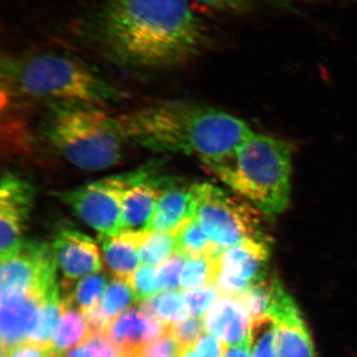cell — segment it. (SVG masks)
I'll list each match as a JSON object with an SVG mask.
<instances>
[{"label": "cell", "mask_w": 357, "mask_h": 357, "mask_svg": "<svg viewBox=\"0 0 357 357\" xmlns=\"http://www.w3.org/2000/svg\"><path fill=\"white\" fill-rule=\"evenodd\" d=\"M93 33L107 57L144 70L185 64L211 41L188 0H105Z\"/></svg>", "instance_id": "cell-1"}, {"label": "cell", "mask_w": 357, "mask_h": 357, "mask_svg": "<svg viewBox=\"0 0 357 357\" xmlns=\"http://www.w3.org/2000/svg\"><path fill=\"white\" fill-rule=\"evenodd\" d=\"M115 119L128 145L197 157L206 166L227 158L255 134L229 112L191 102L153 103Z\"/></svg>", "instance_id": "cell-2"}, {"label": "cell", "mask_w": 357, "mask_h": 357, "mask_svg": "<svg viewBox=\"0 0 357 357\" xmlns=\"http://www.w3.org/2000/svg\"><path fill=\"white\" fill-rule=\"evenodd\" d=\"M2 98L52 105L105 107L128 98L82 61L64 54L6 56L1 60Z\"/></svg>", "instance_id": "cell-3"}, {"label": "cell", "mask_w": 357, "mask_h": 357, "mask_svg": "<svg viewBox=\"0 0 357 357\" xmlns=\"http://www.w3.org/2000/svg\"><path fill=\"white\" fill-rule=\"evenodd\" d=\"M206 167L263 217L274 220L288 208L292 148L285 141L255 133L234 154Z\"/></svg>", "instance_id": "cell-4"}, {"label": "cell", "mask_w": 357, "mask_h": 357, "mask_svg": "<svg viewBox=\"0 0 357 357\" xmlns=\"http://www.w3.org/2000/svg\"><path fill=\"white\" fill-rule=\"evenodd\" d=\"M42 122V134L61 157L86 171H102L121 163L128 141L115 116L102 107L52 105Z\"/></svg>", "instance_id": "cell-5"}, {"label": "cell", "mask_w": 357, "mask_h": 357, "mask_svg": "<svg viewBox=\"0 0 357 357\" xmlns=\"http://www.w3.org/2000/svg\"><path fill=\"white\" fill-rule=\"evenodd\" d=\"M194 217L220 251L248 239L265 238L259 213L250 204L230 196L218 185L195 184Z\"/></svg>", "instance_id": "cell-6"}, {"label": "cell", "mask_w": 357, "mask_h": 357, "mask_svg": "<svg viewBox=\"0 0 357 357\" xmlns=\"http://www.w3.org/2000/svg\"><path fill=\"white\" fill-rule=\"evenodd\" d=\"M151 177L149 169H137L102 178L68 191L56 192L55 196L95 229L100 238H105L121 232L122 204L129 190Z\"/></svg>", "instance_id": "cell-7"}, {"label": "cell", "mask_w": 357, "mask_h": 357, "mask_svg": "<svg viewBox=\"0 0 357 357\" xmlns=\"http://www.w3.org/2000/svg\"><path fill=\"white\" fill-rule=\"evenodd\" d=\"M57 269L51 246L24 241L17 252L1 259L0 303L28 295L47 299L59 292Z\"/></svg>", "instance_id": "cell-8"}, {"label": "cell", "mask_w": 357, "mask_h": 357, "mask_svg": "<svg viewBox=\"0 0 357 357\" xmlns=\"http://www.w3.org/2000/svg\"><path fill=\"white\" fill-rule=\"evenodd\" d=\"M270 248L265 238L248 239L223 250L215 258V285L225 297L236 298L265 279Z\"/></svg>", "instance_id": "cell-9"}, {"label": "cell", "mask_w": 357, "mask_h": 357, "mask_svg": "<svg viewBox=\"0 0 357 357\" xmlns=\"http://www.w3.org/2000/svg\"><path fill=\"white\" fill-rule=\"evenodd\" d=\"M34 201L32 185L7 173L0 182V255L1 259L17 252Z\"/></svg>", "instance_id": "cell-10"}, {"label": "cell", "mask_w": 357, "mask_h": 357, "mask_svg": "<svg viewBox=\"0 0 357 357\" xmlns=\"http://www.w3.org/2000/svg\"><path fill=\"white\" fill-rule=\"evenodd\" d=\"M268 314L276 323L277 357H317L311 335L299 307L277 278Z\"/></svg>", "instance_id": "cell-11"}, {"label": "cell", "mask_w": 357, "mask_h": 357, "mask_svg": "<svg viewBox=\"0 0 357 357\" xmlns=\"http://www.w3.org/2000/svg\"><path fill=\"white\" fill-rule=\"evenodd\" d=\"M58 269L63 274L62 286L102 269V257L96 241L79 230L62 227L54 234L51 244Z\"/></svg>", "instance_id": "cell-12"}, {"label": "cell", "mask_w": 357, "mask_h": 357, "mask_svg": "<svg viewBox=\"0 0 357 357\" xmlns=\"http://www.w3.org/2000/svg\"><path fill=\"white\" fill-rule=\"evenodd\" d=\"M171 325L148 314L141 306L122 312L110 324L105 335L121 357H137L146 345L169 331Z\"/></svg>", "instance_id": "cell-13"}, {"label": "cell", "mask_w": 357, "mask_h": 357, "mask_svg": "<svg viewBox=\"0 0 357 357\" xmlns=\"http://www.w3.org/2000/svg\"><path fill=\"white\" fill-rule=\"evenodd\" d=\"M42 302L36 296L28 295L0 303L2 356L27 342L37 325Z\"/></svg>", "instance_id": "cell-14"}, {"label": "cell", "mask_w": 357, "mask_h": 357, "mask_svg": "<svg viewBox=\"0 0 357 357\" xmlns=\"http://www.w3.org/2000/svg\"><path fill=\"white\" fill-rule=\"evenodd\" d=\"M204 323L208 335L227 347L249 342L250 317L236 298L220 297L206 312Z\"/></svg>", "instance_id": "cell-15"}, {"label": "cell", "mask_w": 357, "mask_h": 357, "mask_svg": "<svg viewBox=\"0 0 357 357\" xmlns=\"http://www.w3.org/2000/svg\"><path fill=\"white\" fill-rule=\"evenodd\" d=\"M196 208L194 185H169L162 192L147 231L174 232L185 220L194 217Z\"/></svg>", "instance_id": "cell-16"}, {"label": "cell", "mask_w": 357, "mask_h": 357, "mask_svg": "<svg viewBox=\"0 0 357 357\" xmlns=\"http://www.w3.org/2000/svg\"><path fill=\"white\" fill-rule=\"evenodd\" d=\"M147 236V230H128L100 238L103 260L114 277L128 280L140 266L141 248Z\"/></svg>", "instance_id": "cell-17"}, {"label": "cell", "mask_w": 357, "mask_h": 357, "mask_svg": "<svg viewBox=\"0 0 357 357\" xmlns=\"http://www.w3.org/2000/svg\"><path fill=\"white\" fill-rule=\"evenodd\" d=\"M163 178L154 176L129 190L122 204L121 231L145 230L162 192Z\"/></svg>", "instance_id": "cell-18"}, {"label": "cell", "mask_w": 357, "mask_h": 357, "mask_svg": "<svg viewBox=\"0 0 357 357\" xmlns=\"http://www.w3.org/2000/svg\"><path fill=\"white\" fill-rule=\"evenodd\" d=\"M91 337L93 333L83 312L63 303L62 314L51 340L54 354L64 357L70 349L86 344Z\"/></svg>", "instance_id": "cell-19"}, {"label": "cell", "mask_w": 357, "mask_h": 357, "mask_svg": "<svg viewBox=\"0 0 357 357\" xmlns=\"http://www.w3.org/2000/svg\"><path fill=\"white\" fill-rule=\"evenodd\" d=\"M174 234L176 238V253L185 259L197 257L217 258L222 253L218 246L204 234L195 217L185 220Z\"/></svg>", "instance_id": "cell-20"}, {"label": "cell", "mask_w": 357, "mask_h": 357, "mask_svg": "<svg viewBox=\"0 0 357 357\" xmlns=\"http://www.w3.org/2000/svg\"><path fill=\"white\" fill-rule=\"evenodd\" d=\"M143 309L163 321L168 325H176L185 321L190 310L185 304L184 295L178 291H167L166 293L157 294L149 299L143 301L140 305Z\"/></svg>", "instance_id": "cell-21"}, {"label": "cell", "mask_w": 357, "mask_h": 357, "mask_svg": "<svg viewBox=\"0 0 357 357\" xmlns=\"http://www.w3.org/2000/svg\"><path fill=\"white\" fill-rule=\"evenodd\" d=\"M107 284V275L100 272L89 275L65 293L63 303L67 306L77 307L82 312L88 311L98 305Z\"/></svg>", "instance_id": "cell-22"}, {"label": "cell", "mask_w": 357, "mask_h": 357, "mask_svg": "<svg viewBox=\"0 0 357 357\" xmlns=\"http://www.w3.org/2000/svg\"><path fill=\"white\" fill-rule=\"evenodd\" d=\"M63 300L60 292L52 294L42 302L40 306L38 321L27 342L52 347L51 340L54 328L57 326L59 319L62 314Z\"/></svg>", "instance_id": "cell-23"}, {"label": "cell", "mask_w": 357, "mask_h": 357, "mask_svg": "<svg viewBox=\"0 0 357 357\" xmlns=\"http://www.w3.org/2000/svg\"><path fill=\"white\" fill-rule=\"evenodd\" d=\"M275 279H263L236 297L248 312L251 321L268 314L273 301Z\"/></svg>", "instance_id": "cell-24"}, {"label": "cell", "mask_w": 357, "mask_h": 357, "mask_svg": "<svg viewBox=\"0 0 357 357\" xmlns=\"http://www.w3.org/2000/svg\"><path fill=\"white\" fill-rule=\"evenodd\" d=\"M249 349L251 357H277L276 323L270 314L251 321Z\"/></svg>", "instance_id": "cell-25"}, {"label": "cell", "mask_w": 357, "mask_h": 357, "mask_svg": "<svg viewBox=\"0 0 357 357\" xmlns=\"http://www.w3.org/2000/svg\"><path fill=\"white\" fill-rule=\"evenodd\" d=\"M176 253V238L174 232L148 231L141 248L143 264L159 267L168 261Z\"/></svg>", "instance_id": "cell-26"}, {"label": "cell", "mask_w": 357, "mask_h": 357, "mask_svg": "<svg viewBox=\"0 0 357 357\" xmlns=\"http://www.w3.org/2000/svg\"><path fill=\"white\" fill-rule=\"evenodd\" d=\"M217 274L215 258L197 257L185 259L181 274V289L196 290L215 284Z\"/></svg>", "instance_id": "cell-27"}, {"label": "cell", "mask_w": 357, "mask_h": 357, "mask_svg": "<svg viewBox=\"0 0 357 357\" xmlns=\"http://www.w3.org/2000/svg\"><path fill=\"white\" fill-rule=\"evenodd\" d=\"M137 302V298L128 281L114 277L107 286L100 307L112 323L121 312Z\"/></svg>", "instance_id": "cell-28"}, {"label": "cell", "mask_w": 357, "mask_h": 357, "mask_svg": "<svg viewBox=\"0 0 357 357\" xmlns=\"http://www.w3.org/2000/svg\"><path fill=\"white\" fill-rule=\"evenodd\" d=\"M126 281L135 294L138 302L149 299L161 291L157 277V267L150 265H140Z\"/></svg>", "instance_id": "cell-29"}, {"label": "cell", "mask_w": 357, "mask_h": 357, "mask_svg": "<svg viewBox=\"0 0 357 357\" xmlns=\"http://www.w3.org/2000/svg\"><path fill=\"white\" fill-rule=\"evenodd\" d=\"M204 331V319L197 316L185 319L171 326V333L178 342L182 354L195 347L199 338L203 335Z\"/></svg>", "instance_id": "cell-30"}, {"label": "cell", "mask_w": 357, "mask_h": 357, "mask_svg": "<svg viewBox=\"0 0 357 357\" xmlns=\"http://www.w3.org/2000/svg\"><path fill=\"white\" fill-rule=\"evenodd\" d=\"M222 297L215 284L196 290L185 291L184 299L192 316L202 317Z\"/></svg>", "instance_id": "cell-31"}, {"label": "cell", "mask_w": 357, "mask_h": 357, "mask_svg": "<svg viewBox=\"0 0 357 357\" xmlns=\"http://www.w3.org/2000/svg\"><path fill=\"white\" fill-rule=\"evenodd\" d=\"M185 262L184 257L175 253L168 261L157 267L160 290L178 291L181 289V274Z\"/></svg>", "instance_id": "cell-32"}, {"label": "cell", "mask_w": 357, "mask_h": 357, "mask_svg": "<svg viewBox=\"0 0 357 357\" xmlns=\"http://www.w3.org/2000/svg\"><path fill=\"white\" fill-rule=\"evenodd\" d=\"M198 3L220 11V13L241 14L251 10L255 0H194Z\"/></svg>", "instance_id": "cell-33"}, {"label": "cell", "mask_w": 357, "mask_h": 357, "mask_svg": "<svg viewBox=\"0 0 357 357\" xmlns=\"http://www.w3.org/2000/svg\"><path fill=\"white\" fill-rule=\"evenodd\" d=\"M199 357H222L227 351V345L210 335H202L194 347Z\"/></svg>", "instance_id": "cell-34"}, {"label": "cell", "mask_w": 357, "mask_h": 357, "mask_svg": "<svg viewBox=\"0 0 357 357\" xmlns=\"http://www.w3.org/2000/svg\"><path fill=\"white\" fill-rule=\"evenodd\" d=\"M52 347H41V345L25 342L24 344L16 347L10 354L2 357H53Z\"/></svg>", "instance_id": "cell-35"}, {"label": "cell", "mask_w": 357, "mask_h": 357, "mask_svg": "<svg viewBox=\"0 0 357 357\" xmlns=\"http://www.w3.org/2000/svg\"><path fill=\"white\" fill-rule=\"evenodd\" d=\"M65 357H98L93 345L91 342H86V344L79 345L76 349L70 351L67 356Z\"/></svg>", "instance_id": "cell-36"}, {"label": "cell", "mask_w": 357, "mask_h": 357, "mask_svg": "<svg viewBox=\"0 0 357 357\" xmlns=\"http://www.w3.org/2000/svg\"><path fill=\"white\" fill-rule=\"evenodd\" d=\"M222 357H251L249 342L241 345L227 347V351Z\"/></svg>", "instance_id": "cell-37"}, {"label": "cell", "mask_w": 357, "mask_h": 357, "mask_svg": "<svg viewBox=\"0 0 357 357\" xmlns=\"http://www.w3.org/2000/svg\"><path fill=\"white\" fill-rule=\"evenodd\" d=\"M181 357H199L197 352L195 351L194 347L192 349H189V351H185L184 354H182Z\"/></svg>", "instance_id": "cell-38"}, {"label": "cell", "mask_w": 357, "mask_h": 357, "mask_svg": "<svg viewBox=\"0 0 357 357\" xmlns=\"http://www.w3.org/2000/svg\"><path fill=\"white\" fill-rule=\"evenodd\" d=\"M155 357H169V356H155Z\"/></svg>", "instance_id": "cell-39"}]
</instances>
